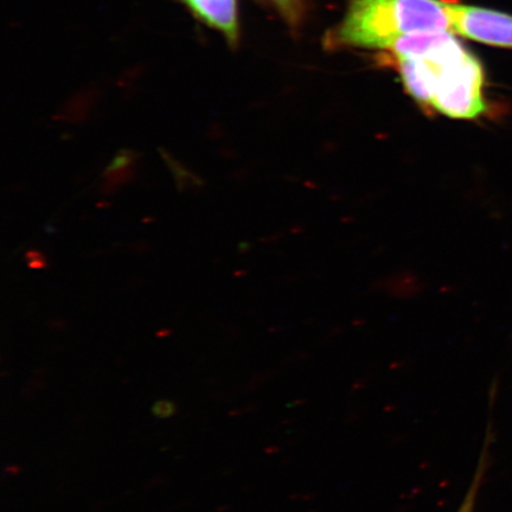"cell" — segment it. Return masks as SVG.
<instances>
[{
    "instance_id": "cell-1",
    "label": "cell",
    "mask_w": 512,
    "mask_h": 512,
    "mask_svg": "<svg viewBox=\"0 0 512 512\" xmlns=\"http://www.w3.org/2000/svg\"><path fill=\"white\" fill-rule=\"evenodd\" d=\"M387 50L407 93L428 113L462 120L488 113L482 63L451 31L416 32Z\"/></svg>"
},
{
    "instance_id": "cell-2",
    "label": "cell",
    "mask_w": 512,
    "mask_h": 512,
    "mask_svg": "<svg viewBox=\"0 0 512 512\" xmlns=\"http://www.w3.org/2000/svg\"><path fill=\"white\" fill-rule=\"evenodd\" d=\"M447 4L441 0H349L334 41L338 46L388 49L416 32H452Z\"/></svg>"
},
{
    "instance_id": "cell-3",
    "label": "cell",
    "mask_w": 512,
    "mask_h": 512,
    "mask_svg": "<svg viewBox=\"0 0 512 512\" xmlns=\"http://www.w3.org/2000/svg\"><path fill=\"white\" fill-rule=\"evenodd\" d=\"M453 34L488 46L512 49V16L478 6L447 4Z\"/></svg>"
},
{
    "instance_id": "cell-4",
    "label": "cell",
    "mask_w": 512,
    "mask_h": 512,
    "mask_svg": "<svg viewBox=\"0 0 512 512\" xmlns=\"http://www.w3.org/2000/svg\"><path fill=\"white\" fill-rule=\"evenodd\" d=\"M195 14L235 42L238 38L236 0H184Z\"/></svg>"
},
{
    "instance_id": "cell-5",
    "label": "cell",
    "mask_w": 512,
    "mask_h": 512,
    "mask_svg": "<svg viewBox=\"0 0 512 512\" xmlns=\"http://www.w3.org/2000/svg\"><path fill=\"white\" fill-rule=\"evenodd\" d=\"M485 470V457H482L479 462V466L476 472L475 478H473V482L470 486L469 491L464 498L463 504L460 505V508L457 512H473V508H475L476 498L479 490L480 483H482V478L484 476Z\"/></svg>"
},
{
    "instance_id": "cell-6",
    "label": "cell",
    "mask_w": 512,
    "mask_h": 512,
    "mask_svg": "<svg viewBox=\"0 0 512 512\" xmlns=\"http://www.w3.org/2000/svg\"><path fill=\"white\" fill-rule=\"evenodd\" d=\"M177 411V405L172 400H159L152 406V414L157 419H170Z\"/></svg>"
},
{
    "instance_id": "cell-7",
    "label": "cell",
    "mask_w": 512,
    "mask_h": 512,
    "mask_svg": "<svg viewBox=\"0 0 512 512\" xmlns=\"http://www.w3.org/2000/svg\"><path fill=\"white\" fill-rule=\"evenodd\" d=\"M134 160V153L132 151H121L118 156L113 159V162L106 170V176L115 174L118 171H124L128 165Z\"/></svg>"
},
{
    "instance_id": "cell-8",
    "label": "cell",
    "mask_w": 512,
    "mask_h": 512,
    "mask_svg": "<svg viewBox=\"0 0 512 512\" xmlns=\"http://www.w3.org/2000/svg\"><path fill=\"white\" fill-rule=\"evenodd\" d=\"M274 2L277 3L281 9H284L290 14V12L294 11L297 0H274Z\"/></svg>"
},
{
    "instance_id": "cell-9",
    "label": "cell",
    "mask_w": 512,
    "mask_h": 512,
    "mask_svg": "<svg viewBox=\"0 0 512 512\" xmlns=\"http://www.w3.org/2000/svg\"><path fill=\"white\" fill-rule=\"evenodd\" d=\"M29 267L32 268V270H41V268H46L47 261L44 259V255L41 256V258L29 261Z\"/></svg>"
},
{
    "instance_id": "cell-10",
    "label": "cell",
    "mask_w": 512,
    "mask_h": 512,
    "mask_svg": "<svg viewBox=\"0 0 512 512\" xmlns=\"http://www.w3.org/2000/svg\"><path fill=\"white\" fill-rule=\"evenodd\" d=\"M5 471L10 473V475L17 476V475H19V473H21L22 470H21V467H19L17 465H11V466L6 467Z\"/></svg>"
},
{
    "instance_id": "cell-11",
    "label": "cell",
    "mask_w": 512,
    "mask_h": 512,
    "mask_svg": "<svg viewBox=\"0 0 512 512\" xmlns=\"http://www.w3.org/2000/svg\"><path fill=\"white\" fill-rule=\"evenodd\" d=\"M172 334V331L171 330H160L157 332V337H168Z\"/></svg>"
}]
</instances>
